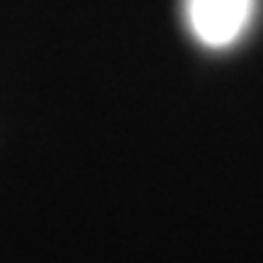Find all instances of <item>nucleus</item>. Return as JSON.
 <instances>
[{
	"instance_id": "f257e3e1",
	"label": "nucleus",
	"mask_w": 263,
	"mask_h": 263,
	"mask_svg": "<svg viewBox=\"0 0 263 263\" xmlns=\"http://www.w3.org/2000/svg\"><path fill=\"white\" fill-rule=\"evenodd\" d=\"M256 0H185L190 32L210 49L232 47L254 17Z\"/></svg>"
}]
</instances>
